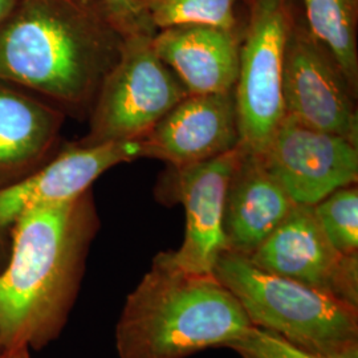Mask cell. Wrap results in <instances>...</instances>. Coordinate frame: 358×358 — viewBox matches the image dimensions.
<instances>
[{
  "instance_id": "1",
  "label": "cell",
  "mask_w": 358,
  "mask_h": 358,
  "mask_svg": "<svg viewBox=\"0 0 358 358\" xmlns=\"http://www.w3.org/2000/svg\"><path fill=\"white\" fill-rule=\"evenodd\" d=\"M100 230L92 189L75 198L27 208L0 271V349L41 350L69 319Z\"/></svg>"
},
{
  "instance_id": "2",
  "label": "cell",
  "mask_w": 358,
  "mask_h": 358,
  "mask_svg": "<svg viewBox=\"0 0 358 358\" xmlns=\"http://www.w3.org/2000/svg\"><path fill=\"white\" fill-rule=\"evenodd\" d=\"M122 44L103 0H17L0 24V78L88 120Z\"/></svg>"
},
{
  "instance_id": "3",
  "label": "cell",
  "mask_w": 358,
  "mask_h": 358,
  "mask_svg": "<svg viewBox=\"0 0 358 358\" xmlns=\"http://www.w3.org/2000/svg\"><path fill=\"white\" fill-rule=\"evenodd\" d=\"M251 327L214 272L186 271L165 251L128 294L115 325V350L118 358H187L227 348Z\"/></svg>"
},
{
  "instance_id": "4",
  "label": "cell",
  "mask_w": 358,
  "mask_h": 358,
  "mask_svg": "<svg viewBox=\"0 0 358 358\" xmlns=\"http://www.w3.org/2000/svg\"><path fill=\"white\" fill-rule=\"evenodd\" d=\"M236 297L251 324L322 356L358 340V307L280 275L248 257L223 251L213 269Z\"/></svg>"
},
{
  "instance_id": "5",
  "label": "cell",
  "mask_w": 358,
  "mask_h": 358,
  "mask_svg": "<svg viewBox=\"0 0 358 358\" xmlns=\"http://www.w3.org/2000/svg\"><path fill=\"white\" fill-rule=\"evenodd\" d=\"M189 93L154 51L153 38H124L92 108L83 146L142 140Z\"/></svg>"
},
{
  "instance_id": "6",
  "label": "cell",
  "mask_w": 358,
  "mask_h": 358,
  "mask_svg": "<svg viewBox=\"0 0 358 358\" xmlns=\"http://www.w3.org/2000/svg\"><path fill=\"white\" fill-rule=\"evenodd\" d=\"M245 4L234 94L239 146L260 154L285 117L282 65L292 0H245Z\"/></svg>"
},
{
  "instance_id": "7",
  "label": "cell",
  "mask_w": 358,
  "mask_h": 358,
  "mask_svg": "<svg viewBox=\"0 0 358 358\" xmlns=\"http://www.w3.org/2000/svg\"><path fill=\"white\" fill-rule=\"evenodd\" d=\"M357 96L331 50L308 27L300 3L292 0L282 65L285 115L358 145Z\"/></svg>"
},
{
  "instance_id": "8",
  "label": "cell",
  "mask_w": 358,
  "mask_h": 358,
  "mask_svg": "<svg viewBox=\"0 0 358 358\" xmlns=\"http://www.w3.org/2000/svg\"><path fill=\"white\" fill-rule=\"evenodd\" d=\"M260 155L296 205L315 206L334 190L357 183V143L288 115Z\"/></svg>"
},
{
  "instance_id": "9",
  "label": "cell",
  "mask_w": 358,
  "mask_h": 358,
  "mask_svg": "<svg viewBox=\"0 0 358 358\" xmlns=\"http://www.w3.org/2000/svg\"><path fill=\"white\" fill-rule=\"evenodd\" d=\"M248 259L259 268L358 307V255H343L333 247L313 206H294Z\"/></svg>"
},
{
  "instance_id": "10",
  "label": "cell",
  "mask_w": 358,
  "mask_h": 358,
  "mask_svg": "<svg viewBox=\"0 0 358 358\" xmlns=\"http://www.w3.org/2000/svg\"><path fill=\"white\" fill-rule=\"evenodd\" d=\"M143 157L146 152L142 140L93 146L64 143L45 166L0 190V271L10 259L13 226L27 208L75 198L92 189L93 182L106 170Z\"/></svg>"
},
{
  "instance_id": "11",
  "label": "cell",
  "mask_w": 358,
  "mask_h": 358,
  "mask_svg": "<svg viewBox=\"0 0 358 358\" xmlns=\"http://www.w3.org/2000/svg\"><path fill=\"white\" fill-rule=\"evenodd\" d=\"M239 146L210 161L174 169L158 187L164 203H182L186 215L183 242L170 251L173 260L186 271L213 272L217 257L226 250L222 230L224 198Z\"/></svg>"
},
{
  "instance_id": "12",
  "label": "cell",
  "mask_w": 358,
  "mask_h": 358,
  "mask_svg": "<svg viewBox=\"0 0 358 358\" xmlns=\"http://www.w3.org/2000/svg\"><path fill=\"white\" fill-rule=\"evenodd\" d=\"M146 157L174 169L192 166L241 145L234 90L187 94L143 138Z\"/></svg>"
},
{
  "instance_id": "13",
  "label": "cell",
  "mask_w": 358,
  "mask_h": 358,
  "mask_svg": "<svg viewBox=\"0 0 358 358\" xmlns=\"http://www.w3.org/2000/svg\"><path fill=\"white\" fill-rule=\"evenodd\" d=\"M64 112L36 93L0 78V190L36 173L62 146Z\"/></svg>"
},
{
  "instance_id": "14",
  "label": "cell",
  "mask_w": 358,
  "mask_h": 358,
  "mask_svg": "<svg viewBox=\"0 0 358 358\" xmlns=\"http://www.w3.org/2000/svg\"><path fill=\"white\" fill-rule=\"evenodd\" d=\"M296 206L269 173L262 155L245 152L232 170L223 208L226 250L248 257L279 227Z\"/></svg>"
},
{
  "instance_id": "15",
  "label": "cell",
  "mask_w": 358,
  "mask_h": 358,
  "mask_svg": "<svg viewBox=\"0 0 358 358\" xmlns=\"http://www.w3.org/2000/svg\"><path fill=\"white\" fill-rule=\"evenodd\" d=\"M241 38L242 27L185 24L159 29L153 47L189 94L224 93L236 84Z\"/></svg>"
},
{
  "instance_id": "16",
  "label": "cell",
  "mask_w": 358,
  "mask_h": 358,
  "mask_svg": "<svg viewBox=\"0 0 358 358\" xmlns=\"http://www.w3.org/2000/svg\"><path fill=\"white\" fill-rule=\"evenodd\" d=\"M313 35L322 41L358 92V0H300Z\"/></svg>"
},
{
  "instance_id": "17",
  "label": "cell",
  "mask_w": 358,
  "mask_h": 358,
  "mask_svg": "<svg viewBox=\"0 0 358 358\" xmlns=\"http://www.w3.org/2000/svg\"><path fill=\"white\" fill-rule=\"evenodd\" d=\"M159 31L169 27L206 24L238 29V0H134Z\"/></svg>"
},
{
  "instance_id": "18",
  "label": "cell",
  "mask_w": 358,
  "mask_h": 358,
  "mask_svg": "<svg viewBox=\"0 0 358 358\" xmlns=\"http://www.w3.org/2000/svg\"><path fill=\"white\" fill-rule=\"evenodd\" d=\"M321 229L343 255H358L357 183L337 189L313 206Z\"/></svg>"
},
{
  "instance_id": "19",
  "label": "cell",
  "mask_w": 358,
  "mask_h": 358,
  "mask_svg": "<svg viewBox=\"0 0 358 358\" xmlns=\"http://www.w3.org/2000/svg\"><path fill=\"white\" fill-rule=\"evenodd\" d=\"M227 348L242 358H324L276 333L257 327H251Z\"/></svg>"
},
{
  "instance_id": "20",
  "label": "cell",
  "mask_w": 358,
  "mask_h": 358,
  "mask_svg": "<svg viewBox=\"0 0 358 358\" xmlns=\"http://www.w3.org/2000/svg\"><path fill=\"white\" fill-rule=\"evenodd\" d=\"M113 26L124 38H154L158 29L134 0H103Z\"/></svg>"
},
{
  "instance_id": "21",
  "label": "cell",
  "mask_w": 358,
  "mask_h": 358,
  "mask_svg": "<svg viewBox=\"0 0 358 358\" xmlns=\"http://www.w3.org/2000/svg\"><path fill=\"white\" fill-rule=\"evenodd\" d=\"M321 357L324 358H358V340L346 341L343 344L333 346Z\"/></svg>"
},
{
  "instance_id": "22",
  "label": "cell",
  "mask_w": 358,
  "mask_h": 358,
  "mask_svg": "<svg viewBox=\"0 0 358 358\" xmlns=\"http://www.w3.org/2000/svg\"><path fill=\"white\" fill-rule=\"evenodd\" d=\"M0 358H31V350L27 348L0 349Z\"/></svg>"
},
{
  "instance_id": "23",
  "label": "cell",
  "mask_w": 358,
  "mask_h": 358,
  "mask_svg": "<svg viewBox=\"0 0 358 358\" xmlns=\"http://www.w3.org/2000/svg\"><path fill=\"white\" fill-rule=\"evenodd\" d=\"M17 0H0V24L6 20V17L13 11Z\"/></svg>"
}]
</instances>
